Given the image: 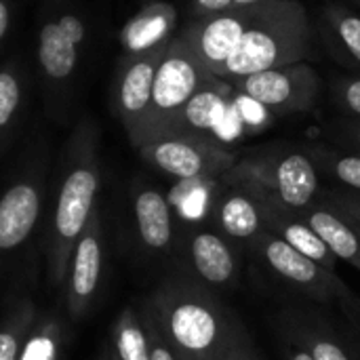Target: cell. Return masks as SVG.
I'll list each match as a JSON object with an SVG mask.
<instances>
[{
  "instance_id": "6da1fadb",
  "label": "cell",
  "mask_w": 360,
  "mask_h": 360,
  "mask_svg": "<svg viewBox=\"0 0 360 360\" xmlns=\"http://www.w3.org/2000/svg\"><path fill=\"white\" fill-rule=\"evenodd\" d=\"M99 133L91 118H80L74 127L61 160L55 205L46 230V278L55 291L63 289L72 251L97 209L101 188Z\"/></svg>"
},
{
  "instance_id": "7a4b0ae2",
  "label": "cell",
  "mask_w": 360,
  "mask_h": 360,
  "mask_svg": "<svg viewBox=\"0 0 360 360\" xmlns=\"http://www.w3.org/2000/svg\"><path fill=\"white\" fill-rule=\"evenodd\" d=\"M146 308L179 360H213L243 333L209 293L181 281L158 287Z\"/></svg>"
},
{
  "instance_id": "3957f363",
  "label": "cell",
  "mask_w": 360,
  "mask_h": 360,
  "mask_svg": "<svg viewBox=\"0 0 360 360\" xmlns=\"http://www.w3.org/2000/svg\"><path fill=\"white\" fill-rule=\"evenodd\" d=\"M310 53V21L300 0L272 2L245 32L219 72L234 82L255 72L300 63Z\"/></svg>"
},
{
  "instance_id": "277c9868",
  "label": "cell",
  "mask_w": 360,
  "mask_h": 360,
  "mask_svg": "<svg viewBox=\"0 0 360 360\" xmlns=\"http://www.w3.org/2000/svg\"><path fill=\"white\" fill-rule=\"evenodd\" d=\"M211 80H215V76L200 65V61L188 49L184 38L177 34L167 44L158 61L154 84H152L150 110H148L139 146L158 135L173 133L186 103L192 99V95L198 89H202Z\"/></svg>"
},
{
  "instance_id": "5b68a950",
  "label": "cell",
  "mask_w": 360,
  "mask_h": 360,
  "mask_svg": "<svg viewBox=\"0 0 360 360\" xmlns=\"http://www.w3.org/2000/svg\"><path fill=\"white\" fill-rule=\"evenodd\" d=\"M137 152L152 169L175 177L177 181L215 179L226 175L236 162V156L224 146L211 137L192 133L158 135L141 143Z\"/></svg>"
},
{
  "instance_id": "8992f818",
  "label": "cell",
  "mask_w": 360,
  "mask_h": 360,
  "mask_svg": "<svg viewBox=\"0 0 360 360\" xmlns=\"http://www.w3.org/2000/svg\"><path fill=\"white\" fill-rule=\"evenodd\" d=\"M84 40L86 21L74 6L57 4L44 15L38 34L36 59L42 84L51 93H59L72 82Z\"/></svg>"
},
{
  "instance_id": "52a82bcc",
  "label": "cell",
  "mask_w": 360,
  "mask_h": 360,
  "mask_svg": "<svg viewBox=\"0 0 360 360\" xmlns=\"http://www.w3.org/2000/svg\"><path fill=\"white\" fill-rule=\"evenodd\" d=\"M230 84L274 114L310 110L319 95V76L314 68L304 61L255 72Z\"/></svg>"
},
{
  "instance_id": "ba28073f",
  "label": "cell",
  "mask_w": 360,
  "mask_h": 360,
  "mask_svg": "<svg viewBox=\"0 0 360 360\" xmlns=\"http://www.w3.org/2000/svg\"><path fill=\"white\" fill-rule=\"evenodd\" d=\"M270 4L257 8H232L217 15L198 17L192 19L179 36L200 61V65L215 78H219L221 68L226 65L232 51L238 46L245 32L259 19V15Z\"/></svg>"
},
{
  "instance_id": "9c48e42d",
  "label": "cell",
  "mask_w": 360,
  "mask_h": 360,
  "mask_svg": "<svg viewBox=\"0 0 360 360\" xmlns=\"http://www.w3.org/2000/svg\"><path fill=\"white\" fill-rule=\"evenodd\" d=\"M44 196V167L30 162L0 196V255L19 251L38 226Z\"/></svg>"
},
{
  "instance_id": "30bf717a",
  "label": "cell",
  "mask_w": 360,
  "mask_h": 360,
  "mask_svg": "<svg viewBox=\"0 0 360 360\" xmlns=\"http://www.w3.org/2000/svg\"><path fill=\"white\" fill-rule=\"evenodd\" d=\"M165 49L143 55H122L116 70L114 89H112V110L120 120V124L124 127L133 148L139 146L143 133V124L152 99L154 74Z\"/></svg>"
},
{
  "instance_id": "8fae6325",
  "label": "cell",
  "mask_w": 360,
  "mask_h": 360,
  "mask_svg": "<svg viewBox=\"0 0 360 360\" xmlns=\"http://www.w3.org/2000/svg\"><path fill=\"white\" fill-rule=\"evenodd\" d=\"M103 274V230H101V217L95 209L89 217L74 251L70 257L68 274L63 281V297L68 314L78 321L82 319L99 291Z\"/></svg>"
},
{
  "instance_id": "7c38bea8",
  "label": "cell",
  "mask_w": 360,
  "mask_h": 360,
  "mask_svg": "<svg viewBox=\"0 0 360 360\" xmlns=\"http://www.w3.org/2000/svg\"><path fill=\"white\" fill-rule=\"evenodd\" d=\"M253 245L259 257H264L266 266L283 281L308 289L316 297H329L333 293V274L314 264L312 259H308L306 255H302L300 251H295L276 234L262 230L253 238Z\"/></svg>"
},
{
  "instance_id": "4fadbf2b",
  "label": "cell",
  "mask_w": 360,
  "mask_h": 360,
  "mask_svg": "<svg viewBox=\"0 0 360 360\" xmlns=\"http://www.w3.org/2000/svg\"><path fill=\"white\" fill-rule=\"evenodd\" d=\"M177 8L162 0L146 2L118 32L124 55H143L165 49L175 38Z\"/></svg>"
},
{
  "instance_id": "5bb4252c",
  "label": "cell",
  "mask_w": 360,
  "mask_h": 360,
  "mask_svg": "<svg viewBox=\"0 0 360 360\" xmlns=\"http://www.w3.org/2000/svg\"><path fill=\"white\" fill-rule=\"evenodd\" d=\"M133 215L141 243L150 251H167L173 245V205L154 186L133 188Z\"/></svg>"
},
{
  "instance_id": "9a60e30c",
  "label": "cell",
  "mask_w": 360,
  "mask_h": 360,
  "mask_svg": "<svg viewBox=\"0 0 360 360\" xmlns=\"http://www.w3.org/2000/svg\"><path fill=\"white\" fill-rule=\"evenodd\" d=\"M262 213H264V230L276 234L283 238L287 245H291L295 251L325 268L327 272H335L338 259L329 251V247L321 240V236L304 221L297 219L289 209H276L270 200L262 202Z\"/></svg>"
},
{
  "instance_id": "2e32d148",
  "label": "cell",
  "mask_w": 360,
  "mask_h": 360,
  "mask_svg": "<svg viewBox=\"0 0 360 360\" xmlns=\"http://www.w3.org/2000/svg\"><path fill=\"white\" fill-rule=\"evenodd\" d=\"M232 93V84L219 78L198 89L181 110L173 133H192L207 137V133L217 131L230 114Z\"/></svg>"
},
{
  "instance_id": "e0dca14e",
  "label": "cell",
  "mask_w": 360,
  "mask_h": 360,
  "mask_svg": "<svg viewBox=\"0 0 360 360\" xmlns=\"http://www.w3.org/2000/svg\"><path fill=\"white\" fill-rule=\"evenodd\" d=\"M272 186L283 207L302 211L310 207L319 192L316 167L306 154L291 152L272 167Z\"/></svg>"
},
{
  "instance_id": "ac0fdd59",
  "label": "cell",
  "mask_w": 360,
  "mask_h": 360,
  "mask_svg": "<svg viewBox=\"0 0 360 360\" xmlns=\"http://www.w3.org/2000/svg\"><path fill=\"white\" fill-rule=\"evenodd\" d=\"M190 264L196 276L209 287H228L236 278V255L228 240L202 230L190 238Z\"/></svg>"
},
{
  "instance_id": "d6986e66",
  "label": "cell",
  "mask_w": 360,
  "mask_h": 360,
  "mask_svg": "<svg viewBox=\"0 0 360 360\" xmlns=\"http://www.w3.org/2000/svg\"><path fill=\"white\" fill-rule=\"evenodd\" d=\"M300 213L338 262L342 259L360 270V234L342 211L338 213L329 207H306Z\"/></svg>"
},
{
  "instance_id": "ffe728a7",
  "label": "cell",
  "mask_w": 360,
  "mask_h": 360,
  "mask_svg": "<svg viewBox=\"0 0 360 360\" xmlns=\"http://www.w3.org/2000/svg\"><path fill=\"white\" fill-rule=\"evenodd\" d=\"M219 230L234 240H253L264 230L262 202L247 190L226 192L215 207Z\"/></svg>"
},
{
  "instance_id": "44dd1931",
  "label": "cell",
  "mask_w": 360,
  "mask_h": 360,
  "mask_svg": "<svg viewBox=\"0 0 360 360\" xmlns=\"http://www.w3.org/2000/svg\"><path fill=\"white\" fill-rule=\"evenodd\" d=\"M25 101V80L19 63L8 61L0 68V152L13 139Z\"/></svg>"
},
{
  "instance_id": "7402d4cb",
  "label": "cell",
  "mask_w": 360,
  "mask_h": 360,
  "mask_svg": "<svg viewBox=\"0 0 360 360\" xmlns=\"http://www.w3.org/2000/svg\"><path fill=\"white\" fill-rule=\"evenodd\" d=\"M323 19L327 23L325 34L333 49V53L348 63H354L360 68V17L352 11L329 4L323 13Z\"/></svg>"
},
{
  "instance_id": "603a6c76",
  "label": "cell",
  "mask_w": 360,
  "mask_h": 360,
  "mask_svg": "<svg viewBox=\"0 0 360 360\" xmlns=\"http://www.w3.org/2000/svg\"><path fill=\"white\" fill-rule=\"evenodd\" d=\"M63 350V323L55 314L36 316L17 360H59Z\"/></svg>"
},
{
  "instance_id": "cb8c5ba5",
  "label": "cell",
  "mask_w": 360,
  "mask_h": 360,
  "mask_svg": "<svg viewBox=\"0 0 360 360\" xmlns=\"http://www.w3.org/2000/svg\"><path fill=\"white\" fill-rule=\"evenodd\" d=\"M110 348L120 360H150L148 335L139 312L124 308L112 325Z\"/></svg>"
},
{
  "instance_id": "d4e9b609",
  "label": "cell",
  "mask_w": 360,
  "mask_h": 360,
  "mask_svg": "<svg viewBox=\"0 0 360 360\" xmlns=\"http://www.w3.org/2000/svg\"><path fill=\"white\" fill-rule=\"evenodd\" d=\"M36 321V306L23 297L13 304L0 323V360H17L30 327Z\"/></svg>"
},
{
  "instance_id": "484cf974",
  "label": "cell",
  "mask_w": 360,
  "mask_h": 360,
  "mask_svg": "<svg viewBox=\"0 0 360 360\" xmlns=\"http://www.w3.org/2000/svg\"><path fill=\"white\" fill-rule=\"evenodd\" d=\"M319 156L335 179L360 192V156H335V154H319Z\"/></svg>"
},
{
  "instance_id": "4316f807",
  "label": "cell",
  "mask_w": 360,
  "mask_h": 360,
  "mask_svg": "<svg viewBox=\"0 0 360 360\" xmlns=\"http://www.w3.org/2000/svg\"><path fill=\"white\" fill-rule=\"evenodd\" d=\"M141 316V323H143V329H146V335H148V350H150V360H179L177 354L171 350V346L165 342V338L160 335L152 314L148 308H143L139 312Z\"/></svg>"
},
{
  "instance_id": "83f0119b",
  "label": "cell",
  "mask_w": 360,
  "mask_h": 360,
  "mask_svg": "<svg viewBox=\"0 0 360 360\" xmlns=\"http://www.w3.org/2000/svg\"><path fill=\"white\" fill-rule=\"evenodd\" d=\"M306 348L314 360H352V356L346 352V348L331 338L310 335L306 342Z\"/></svg>"
},
{
  "instance_id": "f1b7e54d",
  "label": "cell",
  "mask_w": 360,
  "mask_h": 360,
  "mask_svg": "<svg viewBox=\"0 0 360 360\" xmlns=\"http://www.w3.org/2000/svg\"><path fill=\"white\" fill-rule=\"evenodd\" d=\"M213 360H257L253 356V352H251V348H249V344H247V340H245V335L240 333L228 348H224L217 356Z\"/></svg>"
},
{
  "instance_id": "f546056e",
  "label": "cell",
  "mask_w": 360,
  "mask_h": 360,
  "mask_svg": "<svg viewBox=\"0 0 360 360\" xmlns=\"http://www.w3.org/2000/svg\"><path fill=\"white\" fill-rule=\"evenodd\" d=\"M190 11H192V19H198V17L232 11V2L230 0H192Z\"/></svg>"
},
{
  "instance_id": "4dcf8cb0",
  "label": "cell",
  "mask_w": 360,
  "mask_h": 360,
  "mask_svg": "<svg viewBox=\"0 0 360 360\" xmlns=\"http://www.w3.org/2000/svg\"><path fill=\"white\" fill-rule=\"evenodd\" d=\"M338 91H340V97L346 103V108L350 112H354L356 116H360V78H356V80H344L338 86Z\"/></svg>"
},
{
  "instance_id": "1f68e13d",
  "label": "cell",
  "mask_w": 360,
  "mask_h": 360,
  "mask_svg": "<svg viewBox=\"0 0 360 360\" xmlns=\"http://www.w3.org/2000/svg\"><path fill=\"white\" fill-rule=\"evenodd\" d=\"M338 209L346 215V219L359 230L360 234V196H342L338 200Z\"/></svg>"
},
{
  "instance_id": "d6a6232c",
  "label": "cell",
  "mask_w": 360,
  "mask_h": 360,
  "mask_svg": "<svg viewBox=\"0 0 360 360\" xmlns=\"http://www.w3.org/2000/svg\"><path fill=\"white\" fill-rule=\"evenodd\" d=\"M13 19V0H0V42L6 38Z\"/></svg>"
},
{
  "instance_id": "836d02e7",
  "label": "cell",
  "mask_w": 360,
  "mask_h": 360,
  "mask_svg": "<svg viewBox=\"0 0 360 360\" xmlns=\"http://www.w3.org/2000/svg\"><path fill=\"white\" fill-rule=\"evenodd\" d=\"M230 2H232V8H257V6H266L278 0H230Z\"/></svg>"
},
{
  "instance_id": "e575fe53",
  "label": "cell",
  "mask_w": 360,
  "mask_h": 360,
  "mask_svg": "<svg viewBox=\"0 0 360 360\" xmlns=\"http://www.w3.org/2000/svg\"><path fill=\"white\" fill-rule=\"evenodd\" d=\"M289 360H314V359H312V354L308 352V348H306V346H302V344H293V346L289 348Z\"/></svg>"
},
{
  "instance_id": "d590c367",
  "label": "cell",
  "mask_w": 360,
  "mask_h": 360,
  "mask_svg": "<svg viewBox=\"0 0 360 360\" xmlns=\"http://www.w3.org/2000/svg\"><path fill=\"white\" fill-rule=\"evenodd\" d=\"M105 360H120L116 354H114V350L112 348H108V354H105Z\"/></svg>"
},
{
  "instance_id": "8d00e7d4",
  "label": "cell",
  "mask_w": 360,
  "mask_h": 360,
  "mask_svg": "<svg viewBox=\"0 0 360 360\" xmlns=\"http://www.w3.org/2000/svg\"><path fill=\"white\" fill-rule=\"evenodd\" d=\"M354 137H356V143H359V148H360V124L356 127V133H354Z\"/></svg>"
},
{
  "instance_id": "74e56055",
  "label": "cell",
  "mask_w": 360,
  "mask_h": 360,
  "mask_svg": "<svg viewBox=\"0 0 360 360\" xmlns=\"http://www.w3.org/2000/svg\"><path fill=\"white\" fill-rule=\"evenodd\" d=\"M143 2H152V0H143Z\"/></svg>"
}]
</instances>
